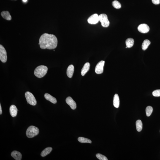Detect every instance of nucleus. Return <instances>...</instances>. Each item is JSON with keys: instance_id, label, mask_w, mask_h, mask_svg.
<instances>
[{"instance_id": "f257e3e1", "label": "nucleus", "mask_w": 160, "mask_h": 160, "mask_svg": "<svg viewBox=\"0 0 160 160\" xmlns=\"http://www.w3.org/2000/svg\"><path fill=\"white\" fill-rule=\"evenodd\" d=\"M39 45L41 49L49 50L56 48L58 44V39L54 35L45 33L41 36Z\"/></svg>"}, {"instance_id": "f03ea898", "label": "nucleus", "mask_w": 160, "mask_h": 160, "mask_svg": "<svg viewBox=\"0 0 160 160\" xmlns=\"http://www.w3.org/2000/svg\"><path fill=\"white\" fill-rule=\"evenodd\" d=\"M48 68L46 66L40 65L38 66L35 69L34 74L36 77L39 78L43 77L47 74Z\"/></svg>"}, {"instance_id": "7ed1b4c3", "label": "nucleus", "mask_w": 160, "mask_h": 160, "mask_svg": "<svg viewBox=\"0 0 160 160\" xmlns=\"http://www.w3.org/2000/svg\"><path fill=\"white\" fill-rule=\"evenodd\" d=\"M39 133L38 128L34 126H31L27 130L26 134L28 138H32L37 136Z\"/></svg>"}, {"instance_id": "20e7f679", "label": "nucleus", "mask_w": 160, "mask_h": 160, "mask_svg": "<svg viewBox=\"0 0 160 160\" xmlns=\"http://www.w3.org/2000/svg\"><path fill=\"white\" fill-rule=\"evenodd\" d=\"M25 96L28 103L32 106L36 105L37 101L32 93L29 92H26L25 93Z\"/></svg>"}, {"instance_id": "39448f33", "label": "nucleus", "mask_w": 160, "mask_h": 160, "mask_svg": "<svg viewBox=\"0 0 160 160\" xmlns=\"http://www.w3.org/2000/svg\"><path fill=\"white\" fill-rule=\"evenodd\" d=\"M99 21L101 23L102 26L104 27H107L110 25V22L108 19L107 15L105 14H102L99 15Z\"/></svg>"}, {"instance_id": "423d86ee", "label": "nucleus", "mask_w": 160, "mask_h": 160, "mask_svg": "<svg viewBox=\"0 0 160 160\" xmlns=\"http://www.w3.org/2000/svg\"><path fill=\"white\" fill-rule=\"evenodd\" d=\"M7 52L5 49L1 45H0V60L3 63H5L7 61Z\"/></svg>"}, {"instance_id": "0eeeda50", "label": "nucleus", "mask_w": 160, "mask_h": 160, "mask_svg": "<svg viewBox=\"0 0 160 160\" xmlns=\"http://www.w3.org/2000/svg\"><path fill=\"white\" fill-rule=\"evenodd\" d=\"M104 63L105 61H101L96 65L95 69V71L96 74H100L103 73L104 71Z\"/></svg>"}, {"instance_id": "6e6552de", "label": "nucleus", "mask_w": 160, "mask_h": 160, "mask_svg": "<svg viewBox=\"0 0 160 160\" xmlns=\"http://www.w3.org/2000/svg\"><path fill=\"white\" fill-rule=\"evenodd\" d=\"M99 21V15L97 14H93L88 19V23L91 24H96L98 23Z\"/></svg>"}, {"instance_id": "1a4fd4ad", "label": "nucleus", "mask_w": 160, "mask_h": 160, "mask_svg": "<svg viewBox=\"0 0 160 160\" xmlns=\"http://www.w3.org/2000/svg\"><path fill=\"white\" fill-rule=\"evenodd\" d=\"M138 29L139 32L142 33H148L150 31L149 27L146 24H142L138 27Z\"/></svg>"}, {"instance_id": "9d476101", "label": "nucleus", "mask_w": 160, "mask_h": 160, "mask_svg": "<svg viewBox=\"0 0 160 160\" xmlns=\"http://www.w3.org/2000/svg\"><path fill=\"white\" fill-rule=\"evenodd\" d=\"M66 103L70 106L72 110H75L76 108V104L71 97H68L66 98Z\"/></svg>"}, {"instance_id": "9b49d317", "label": "nucleus", "mask_w": 160, "mask_h": 160, "mask_svg": "<svg viewBox=\"0 0 160 160\" xmlns=\"http://www.w3.org/2000/svg\"><path fill=\"white\" fill-rule=\"evenodd\" d=\"M18 109L15 106L12 105L9 108V112L12 117H15L16 116L18 112Z\"/></svg>"}, {"instance_id": "f8f14e48", "label": "nucleus", "mask_w": 160, "mask_h": 160, "mask_svg": "<svg viewBox=\"0 0 160 160\" xmlns=\"http://www.w3.org/2000/svg\"><path fill=\"white\" fill-rule=\"evenodd\" d=\"M11 156L14 159L16 160H21L22 155L19 152L14 151L12 152Z\"/></svg>"}, {"instance_id": "ddd939ff", "label": "nucleus", "mask_w": 160, "mask_h": 160, "mask_svg": "<svg viewBox=\"0 0 160 160\" xmlns=\"http://www.w3.org/2000/svg\"><path fill=\"white\" fill-rule=\"evenodd\" d=\"M74 71V67L73 65H71L68 67L67 69V75L70 78H71L73 75Z\"/></svg>"}, {"instance_id": "4468645a", "label": "nucleus", "mask_w": 160, "mask_h": 160, "mask_svg": "<svg viewBox=\"0 0 160 160\" xmlns=\"http://www.w3.org/2000/svg\"><path fill=\"white\" fill-rule=\"evenodd\" d=\"M45 99L47 100L50 101V102L54 104H56L57 103L56 99L53 96L51 95L48 93H46L44 95Z\"/></svg>"}, {"instance_id": "2eb2a0df", "label": "nucleus", "mask_w": 160, "mask_h": 160, "mask_svg": "<svg viewBox=\"0 0 160 160\" xmlns=\"http://www.w3.org/2000/svg\"><path fill=\"white\" fill-rule=\"evenodd\" d=\"M120 99L118 95L116 94L114 96L113 104L114 106L116 108H118L120 105Z\"/></svg>"}, {"instance_id": "dca6fc26", "label": "nucleus", "mask_w": 160, "mask_h": 160, "mask_svg": "<svg viewBox=\"0 0 160 160\" xmlns=\"http://www.w3.org/2000/svg\"><path fill=\"white\" fill-rule=\"evenodd\" d=\"M90 67V64L89 63H86L84 65L82 69L81 72V74L82 76H84L89 70Z\"/></svg>"}, {"instance_id": "f3484780", "label": "nucleus", "mask_w": 160, "mask_h": 160, "mask_svg": "<svg viewBox=\"0 0 160 160\" xmlns=\"http://www.w3.org/2000/svg\"><path fill=\"white\" fill-rule=\"evenodd\" d=\"M1 16L5 19L8 20H11V16L9 12L8 11H3L1 12Z\"/></svg>"}, {"instance_id": "a211bd4d", "label": "nucleus", "mask_w": 160, "mask_h": 160, "mask_svg": "<svg viewBox=\"0 0 160 160\" xmlns=\"http://www.w3.org/2000/svg\"><path fill=\"white\" fill-rule=\"evenodd\" d=\"M52 148L51 147H48L46 148L41 153V156L42 157H44L48 155L51 152Z\"/></svg>"}, {"instance_id": "6ab92c4d", "label": "nucleus", "mask_w": 160, "mask_h": 160, "mask_svg": "<svg viewBox=\"0 0 160 160\" xmlns=\"http://www.w3.org/2000/svg\"><path fill=\"white\" fill-rule=\"evenodd\" d=\"M126 43V47L128 48H130L133 46L134 43V39L131 38H129L127 39Z\"/></svg>"}, {"instance_id": "aec40b11", "label": "nucleus", "mask_w": 160, "mask_h": 160, "mask_svg": "<svg viewBox=\"0 0 160 160\" xmlns=\"http://www.w3.org/2000/svg\"><path fill=\"white\" fill-rule=\"evenodd\" d=\"M150 43H151V42L148 39H145L144 40L142 45V48L143 50H145L147 49Z\"/></svg>"}, {"instance_id": "412c9836", "label": "nucleus", "mask_w": 160, "mask_h": 160, "mask_svg": "<svg viewBox=\"0 0 160 160\" xmlns=\"http://www.w3.org/2000/svg\"><path fill=\"white\" fill-rule=\"evenodd\" d=\"M142 123L141 120H139L136 121V126L138 132H140L142 131Z\"/></svg>"}, {"instance_id": "4be33fe9", "label": "nucleus", "mask_w": 160, "mask_h": 160, "mask_svg": "<svg viewBox=\"0 0 160 160\" xmlns=\"http://www.w3.org/2000/svg\"><path fill=\"white\" fill-rule=\"evenodd\" d=\"M78 140L79 142L81 143H92V141L90 139L83 137H79Z\"/></svg>"}, {"instance_id": "5701e85b", "label": "nucleus", "mask_w": 160, "mask_h": 160, "mask_svg": "<svg viewBox=\"0 0 160 160\" xmlns=\"http://www.w3.org/2000/svg\"><path fill=\"white\" fill-rule=\"evenodd\" d=\"M153 111V108L151 106H149L147 107L146 110V115L147 117H149L151 115Z\"/></svg>"}, {"instance_id": "b1692460", "label": "nucleus", "mask_w": 160, "mask_h": 160, "mask_svg": "<svg viewBox=\"0 0 160 160\" xmlns=\"http://www.w3.org/2000/svg\"><path fill=\"white\" fill-rule=\"evenodd\" d=\"M112 5L114 7L117 9L121 8V5L119 2L117 0H115L112 2Z\"/></svg>"}, {"instance_id": "393cba45", "label": "nucleus", "mask_w": 160, "mask_h": 160, "mask_svg": "<svg viewBox=\"0 0 160 160\" xmlns=\"http://www.w3.org/2000/svg\"><path fill=\"white\" fill-rule=\"evenodd\" d=\"M96 157L99 160H107V157L103 155L100 154H97L96 155Z\"/></svg>"}, {"instance_id": "a878e982", "label": "nucleus", "mask_w": 160, "mask_h": 160, "mask_svg": "<svg viewBox=\"0 0 160 160\" xmlns=\"http://www.w3.org/2000/svg\"><path fill=\"white\" fill-rule=\"evenodd\" d=\"M153 95L155 97L160 96V90H157L153 91Z\"/></svg>"}, {"instance_id": "bb28decb", "label": "nucleus", "mask_w": 160, "mask_h": 160, "mask_svg": "<svg viewBox=\"0 0 160 160\" xmlns=\"http://www.w3.org/2000/svg\"><path fill=\"white\" fill-rule=\"evenodd\" d=\"M152 1L155 4H158L160 3V0H152Z\"/></svg>"}, {"instance_id": "cd10ccee", "label": "nucleus", "mask_w": 160, "mask_h": 160, "mask_svg": "<svg viewBox=\"0 0 160 160\" xmlns=\"http://www.w3.org/2000/svg\"><path fill=\"white\" fill-rule=\"evenodd\" d=\"M2 113V110H1V104H0V115H1Z\"/></svg>"}, {"instance_id": "c85d7f7f", "label": "nucleus", "mask_w": 160, "mask_h": 160, "mask_svg": "<svg viewBox=\"0 0 160 160\" xmlns=\"http://www.w3.org/2000/svg\"><path fill=\"white\" fill-rule=\"evenodd\" d=\"M23 2H26L27 1V0H23Z\"/></svg>"}, {"instance_id": "c756f323", "label": "nucleus", "mask_w": 160, "mask_h": 160, "mask_svg": "<svg viewBox=\"0 0 160 160\" xmlns=\"http://www.w3.org/2000/svg\"><path fill=\"white\" fill-rule=\"evenodd\" d=\"M127 48V47H126V48Z\"/></svg>"}, {"instance_id": "7c9ffc66", "label": "nucleus", "mask_w": 160, "mask_h": 160, "mask_svg": "<svg viewBox=\"0 0 160 160\" xmlns=\"http://www.w3.org/2000/svg\"></svg>"}]
</instances>
